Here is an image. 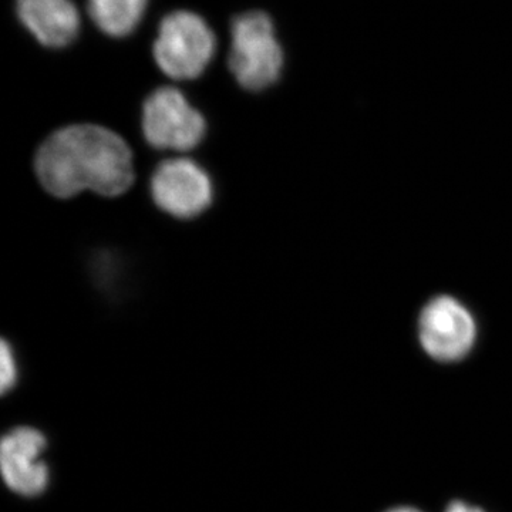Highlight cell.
Masks as SVG:
<instances>
[{"label":"cell","mask_w":512,"mask_h":512,"mask_svg":"<svg viewBox=\"0 0 512 512\" xmlns=\"http://www.w3.org/2000/svg\"><path fill=\"white\" fill-rule=\"evenodd\" d=\"M150 191L154 204L178 220L200 217L214 201L210 174L188 158H174L158 165L151 175Z\"/></svg>","instance_id":"cell-5"},{"label":"cell","mask_w":512,"mask_h":512,"mask_svg":"<svg viewBox=\"0 0 512 512\" xmlns=\"http://www.w3.org/2000/svg\"><path fill=\"white\" fill-rule=\"evenodd\" d=\"M389 512H421L419 510H416V508H410V507H402V508H394V510Z\"/></svg>","instance_id":"cell-12"},{"label":"cell","mask_w":512,"mask_h":512,"mask_svg":"<svg viewBox=\"0 0 512 512\" xmlns=\"http://www.w3.org/2000/svg\"><path fill=\"white\" fill-rule=\"evenodd\" d=\"M147 0H87L90 18L106 35L124 37L137 28Z\"/></svg>","instance_id":"cell-9"},{"label":"cell","mask_w":512,"mask_h":512,"mask_svg":"<svg viewBox=\"0 0 512 512\" xmlns=\"http://www.w3.org/2000/svg\"><path fill=\"white\" fill-rule=\"evenodd\" d=\"M141 128L157 150L190 151L204 140L207 121L180 90L160 87L144 101Z\"/></svg>","instance_id":"cell-4"},{"label":"cell","mask_w":512,"mask_h":512,"mask_svg":"<svg viewBox=\"0 0 512 512\" xmlns=\"http://www.w3.org/2000/svg\"><path fill=\"white\" fill-rule=\"evenodd\" d=\"M231 36L228 64L239 86L249 92L274 86L284 69L285 56L271 16L261 10L235 16Z\"/></svg>","instance_id":"cell-2"},{"label":"cell","mask_w":512,"mask_h":512,"mask_svg":"<svg viewBox=\"0 0 512 512\" xmlns=\"http://www.w3.org/2000/svg\"><path fill=\"white\" fill-rule=\"evenodd\" d=\"M45 448V436L30 427H19L3 437L0 464L10 490L25 497H36L46 490L49 470L40 460Z\"/></svg>","instance_id":"cell-7"},{"label":"cell","mask_w":512,"mask_h":512,"mask_svg":"<svg viewBox=\"0 0 512 512\" xmlns=\"http://www.w3.org/2000/svg\"><path fill=\"white\" fill-rule=\"evenodd\" d=\"M35 170L42 187L63 200L83 191L117 197L134 183L133 153L126 141L94 124L60 128L46 138Z\"/></svg>","instance_id":"cell-1"},{"label":"cell","mask_w":512,"mask_h":512,"mask_svg":"<svg viewBox=\"0 0 512 512\" xmlns=\"http://www.w3.org/2000/svg\"><path fill=\"white\" fill-rule=\"evenodd\" d=\"M446 512H484L480 508L471 507V505L461 503V501H454L448 505Z\"/></svg>","instance_id":"cell-11"},{"label":"cell","mask_w":512,"mask_h":512,"mask_svg":"<svg viewBox=\"0 0 512 512\" xmlns=\"http://www.w3.org/2000/svg\"><path fill=\"white\" fill-rule=\"evenodd\" d=\"M419 338L424 352L434 360L458 362L476 343V319L457 299L439 296L431 299L421 311Z\"/></svg>","instance_id":"cell-6"},{"label":"cell","mask_w":512,"mask_h":512,"mask_svg":"<svg viewBox=\"0 0 512 512\" xmlns=\"http://www.w3.org/2000/svg\"><path fill=\"white\" fill-rule=\"evenodd\" d=\"M217 49V39L208 23L197 13L177 10L161 22L154 59L168 77L192 80L207 69Z\"/></svg>","instance_id":"cell-3"},{"label":"cell","mask_w":512,"mask_h":512,"mask_svg":"<svg viewBox=\"0 0 512 512\" xmlns=\"http://www.w3.org/2000/svg\"><path fill=\"white\" fill-rule=\"evenodd\" d=\"M20 22L46 47L70 45L80 29L72 0H16Z\"/></svg>","instance_id":"cell-8"},{"label":"cell","mask_w":512,"mask_h":512,"mask_svg":"<svg viewBox=\"0 0 512 512\" xmlns=\"http://www.w3.org/2000/svg\"><path fill=\"white\" fill-rule=\"evenodd\" d=\"M0 362H2V376H0V387L2 393L5 394L12 389L18 377V369H16L15 355H13L12 346L6 340L2 342V350H0Z\"/></svg>","instance_id":"cell-10"}]
</instances>
